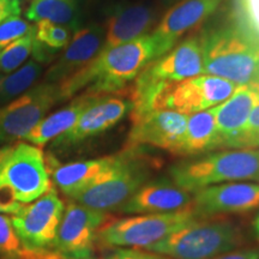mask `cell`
Masks as SVG:
<instances>
[{
  "instance_id": "6da1fadb",
  "label": "cell",
  "mask_w": 259,
  "mask_h": 259,
  "mask_svg": "<svg viewBox=\"0 0 259 259\" xmlns=\"http://www.w3.org/2000/svg\"><path fill=\"white\" fill-rule=\"evenodd\" d=\"M154 59L155 46L150 34L120 46L101 50L85 67L58 84L61 101L83 89H87L84 94L89 95L120 93Z\"/></svg>"
},
{
  "instance_id": "7a4b0ae2",
  "label": "cell",
  "mask_w": 259,
  "mask_h": 259,
  "mask_svg": "<svg viewBox=\"0 0 259 259\" xmlns=\"http://www.w3.org/2000/svg\"><path fill=\"white\" fill-rule=\"evenodd\" d=\"M200 42L204 74L259 87V37L240 22L205 32Z\"/></svg>"
},
{
  "instance_id": "3957f363",
  "label": "cell",
  "mask_w": 259,
  "mask_h": 259,
  "mask_svg": "<svg viewBox=\"0 0 259 259\" xmlns=\"http://www.w3.org/2000/svg\"><path fill=\"white\" fill-rule=\"evenodd\" d=\"M203 53L200 37H191L166 54L151 60L134 80L131 93L132 120L153 111L155 99L164 87L202 76Z\"/></svg>"
},
{
  "instance_id": "277c9868",
  "label": "cell",
  "mask_w": 259,
  "mask_h": 259,
  "mask_svg": "<svg viewBox=\"0 0 259 259\" xmlns=\"http://www.w3.org/2000/svg\"><path fill=\"white\" fill-rule=\"evenodd\" d=\"M171 181L187 192L235 181L259 183V148L228 149L169 168Z\"/></svg>"
},
{
  "instance_id": "5b68a950",
  "label": "cell",
  "mask_w": 259,
  "mask_h": 259,
  "mask_svg": "<svg viewBox=\"0 0 259 259\" xmlns=\"http://www.w3.org/2000/svg\"><path fill=\"white\" fill-rule=\"evenodd\" d=\"M242 244L240 227L220 218L197 219L143 250L171 259H212Z\"/></svg>"
},
{
  "instance_id": "8992f818",
  "label": "cell",
  "mask_w": 259,
  "mask_h": 259,
  "mask_svg": "<svg viewBox=\"0 0 259 259\" xmlns=\"http://www.w3.org/2000/svg\"><path fill=\"white\" fill-rule=\"evenodd\" d=\"M156 161L143 156L136 148L116 155V161L102 179L71 200L102 212L119 210L144 184L148 183Z\"/></svg>"
},
{
  "instance_id": "52a82bcc",
  "label": "cell",
  "mask_w": 259,
  "mask_h": 259,
  "mask_svg": "<svg viewBox=\"0 0 259 259\" xmlns=\"http://www.w3.org/2000/svg\"><path fill=\"white\" fill-rule=\"evenodd\" d=\"M52 185L41 148L25 142L8 145L0 157V193L28 204L40 198Z\"/></svg>"
},
{
  "instance_id": "ba28073f",
  "label": "cell",
  "mask_w": 259,
  "mask_h": 259,
  "mask_svg": "<svg viewBox=\"0 0 259 259\" xmlns=\"http://www.w3.org/2000/svg\"><path fill=\"white\" fill-rule=\"evenodd\" d=\"M189 210L167 213H143L108 221L100 228L97 245L108 248H145L193 222Z\"/></svg>"
},
{
  "instance_id": "9c48e42d",
  "label": "cell",
  "mask_w": 259,
  "mask_h": 259,
  "mask_svg": "<svg viewBox=\"0 0 259 259\" xmlns=\"http://www.w3.org/2000/svg\"><path fill=\"white\" fill-rule=\"evenodd\" d=\"M65 204L52 186L34 202L24 204L11 216L12 226L24 250L38 259H57L53 254Z\"/></svg>"
},
{
  "instance_id": "30bf717a",
  "label": "cell",
  "mask_w": 259,
  "mask_h": 259,
  "mask_svg": "<svg viewBox=\"0 0 259 259\" xmlns=\"http://www.w3.org/2000/svg\"><path fill=\"white\" fill-rule=\"evenodd\" d=\"M238 85L210 74L171 83L158 93L153 111H174L190 115L211 109L226 101Z\"/></svg>"
},
{
  "instance_id": "8fae6325",
  "label": "cell",
  "mask_w": 259,
  "mask_h": 259,
  "mask_svg": "<svg viewBox=\"0 0 259 259\" xmlns=\"http://www.w3.org/2000/svg\"><path fill=\"white\" fill-rule=\"evenodd\" d=\"M112 218L73 200L65 206L58 228L53 254L57 259H96L100 228Z\"/></svg>"
},
{
  "instance_id": "7c38bea8",
  "label": "cell",
  "mask_w": 259,
  "mask_h": 259,
  "mask_svg": "<svg viewBox=\"0 0 259 259\" xmlns=\"http://www.w3.org/2000/svg\"><path fill=\"white\" fill-rule=\"evenodd\" d=\"M61 101L58 84L44 82L0 108V148L21 141Z\"/></svg>"
},
{
  "instance_id": "4fadbf2b",
  "label": "cell",
  "mask_w": 259,
  "mask_h": 259,
  "mask_svg": "<svg viewBox=\"0 0 259 259\" xmlns=\"http://www.w3.org/2000/svg\"><path fill=\"white\" fill-rule=\"evenodd\" d=\"M259 208V183L235 181L204 187L192 193L191 211L196 219L245 213Z\"/></svg>"
},
{
  "instance_id": "5bb4252c",
  "label": "cell",
  "mask_w": 259,
  "mask_h": 259,
  "mask_svg": "<svg viewBox=\"0 0 259 259\" xmlns=\"http://www.w3.org/2000/svg\"><path fill=\"white\" fill-rule=\"evenodd\" d=\"M223 2L225 0H179L168 10L150 34L155 46V59L166 54L184 34L198 27L218 11Z\"/></svg>"
},
{
  "instance_id": "9a60e30c",
  "label": "cell",
  "mask_w": 259,
  "mask_h": 259,
  "mask_svg": "<svg viewBox=\"0 0 259 259\" xmlns=\"http://www.w3.org/2000/svg\"><path fill=\"white\" fill-rule=\"evenodd\" d=\"M132 111L131 100L121 97H108L106 95L96 97L84 109L78 120L69 131H66L53 141L56 147H70L78 144L112 128Z\"/></svg>"
},
{
  "instance_id": "2e32d148",
  "label": "cell",
  "mask_w": 259,
  "mask_h": 259,
  "mask_svg": "<svg viewBox=\"0 0 259 259\" xmlns=\"http://www.w3.org/2000/svg\"><path fill=\"white\" fill-rule=\"evenodd\" d=\"M186 124L185 114L174 111H151L132 120L126 148L150 145L176 155Z\"/></svg>"
},
{
  "instance_id": "e0dca14e",
  "label": "cell",
  "mask_w": 259,
  "mask_h": 259,
  "mask_svg": "<svg viewBox=\"0 0 259 259\" xmlns=\"http://www.w3.org/2000/svg\"><path fill=\"white\" fill-rule=\"evenodd\" d=\"M259 101V87L240 85L231 97L213 107L219 149H241L246 122Z\"/></svg>"
},
{
  "instance_id": "ac0fdd59",
  "label": "cell",
  "mask_w": 259,
  "mask_h": 259,
  "mask_svg": "<svg viewBox=\"0 0 259 259\" xmlns=\"http://www.w3.org/2000/svg\"><path fill=\"white\" fill-rule=\"evenodd\" d=\"M192 193L177 186L173 181H148L130 197L119 209L126 215L178 212L191 209Z\"/></svg>"
},
{
  "instance_id": "d6986e66",
  "label": "cell",
  "mask_w": 259,
  "mask_h": 259,
  "mask_svg": "<svg viewBox=\"0 0 259 259\" xmlns=\"http://www.w3.org/2000/svg\"><path fill=\"white\" fill-rule=\"evenodd\" d=\"M105 28L99 24L79 29L71 37L64 53L46 72L45 82L59 84L85 67L102 50Z\"/></svg>"
},
{
  "instance_id": "ffe728a7",
  "label": "cell",
  "mask_w": 259,
  "mask_h": 259,
  "mask_svg": "<svg viewBox=\"0 0 259 259\" xmlns=\"http://www.w3.org/2000/svg\"><path fill=\"white\" fill-rule=\"evenodd\" d=\"M155 12L144 4H125L114 10L105 29L102 50L120 46L147 35L155 23Z\"/></svg>"
},
{
  "instance_id": "44dd1931",
  "label": "cell",
  "mask_w": 259,
  "mask_h": 259,
  "mask_svg": "<svg viewBox=\"0 0 259 259\" xmlns=\"http://www.w3.org/2000/svg\"><path fill=\"white\" fill-rule=\"evenodd\" d=\"M115 161L116 155H112L66 164H57L52 168V181L71 199L102 179Z\"/></svg>"
},
{
  "instance_id": "7402d4cb",
  "label": "cell",
  "mask_w": 259,
  "mask_h": 259,
  "mask_svg": "<svg viewBox=\"0 0 259 259\" xmlns=\"http://www.w3.org/2000/svg\"><path fill=\"white\" fill-rule=\"evenodd\" d=\"M102 95H89L83 94L73 100L69 106L64 107L53 114L45 116L38 124L31 130L23 138L24 142H28L32 145L41 148L46 145L48 142L54 141L72 127L78 120L84 109L92 103L96 97Z\"/></svg>"
},
{
  "instance_id": "603a6c76",
  "label": "cell",
  "mask_w": 259,
  "mask_h": 259,
  "mask_svg": "<svg viewBox=\"0 0 259 259\" xmlns=\"http://www.w3.org/2000/svg\"><path fill=\"white\" fill-rule=\"evenodd\" d=\"M218 149L216 122L211 109L187 115L186 130L176 155L193 156Z\"/></svg>"
},
{
  "instance_id": "cb8c5ba5",
  "label": "cell",
  "mask_w": 259,
  "mask_h": 259,
  "mask_svg": "<svg viewBox=\"0 0 259 259\" xmlns=\"http://www.w3.org/2000/svg\"><path fill=\"white\" fill-rule=\"evenodd\" d=\"M28 21H50L74 29L78 24L77 0H32L25 14Z\"/></svg>"
},
{
  "instance_id": "d4e9b609",
  "label": "cell",
  "mask_w": 259,
  "mask_h": 259,
  "mask_svg": "<svg viewBox=\"0 0 259 259\" xmlns=\"http://www.w3.org/2000/svg\"><path fill=\"white\" fill-rule=\"evenodd\" d=\"M42 72V63L36 59L28 61L14 72L0 76V105L15 100L28 92Z\"/></svg>"
},
{
  "instance_id": "484cf974",
  "label": "cell",
  "mask_w": 259,
  "mask_h": 259,
  "mask_svg": "<svg viewBox=\"0 0 259 259\" xmlns=\"http://www.w3.org/2000/svg\"><path fill=\"white\" fill-rule=\"evenodd\" d=\"M35 32L16 40L0 51V73L14 72L34 51Z\"/></svg>"
},
{
  "instance_id": "4316f807",
  "label": "cell",
  "mask_w": 259,
  "mask_h": 259,
  "mask_svg": "<svg viewBox=\"0 0 259 259\" xmlns=\"http://www.w3.org/2000/svg\"><path fill=\"white\" fill-rule=\"evenodd\" d=\"M0 257L6 259H38L24 250L11 218L0 213Z\"/></svg>"
},
{
  "instance_id": "83f0119b",
  "label": "cell",
  "mask_w": 259,
  "mask_h": 259,
  "mask_svg": "<svg viewBox=\"0 0 259 259\" xmlns=\"http://www.w3.org/2000/svg\"><path fill=\"white\" fill-rule=\"evenodd\" d=\"M35 40L48 50H61L71 40L70 29L50 21H38L35 25Z\"/></svg>"
},
{
  "instance_id": "f1b7e54d",
  "label": "cell",
  "mask_w": 259,
  "mask_h": 259,
  "mask_svg": "<svg viewBox=\"0 0 259 259\" xmlns=\"http://www.w3.org/2000/svg\"><path fill=\"white\" fill-rule=\"evenodd\" d=\"M35 32V25H31L27 19L19 15L11 16L0 23V51L16 40Z\"/></svg>"
},
{
  "instance_id": "f546056e",
  "label": "cell",
  "mask_w": 259,
  "mask_h": 259,
  "mask_svg": "<svg viewBox=\"0 0 259 259\" xmlns=\"http://www.w3.org/2000/svg\"><path fill=\"white\" fill-rule=\"evenodd\" d=\"M240 23L259 37V0H235Z\"/></svg>"
},
{
  "instance_id": "4dcf8cb0",
  "label": "cell",
  "mask_w": 259,
  "mask_h": 259,
  "mask_svg": "<svg viewBox=\"0 0 259 259\" xmlns=\"http://www.w3.org/2000/svg\"><path fill=\"white\" fill-rule=\"evenodd\" d=\"M259 148V101L253 107L246 122L241 149Z\"/></svg>"
},
{
  "instance_id": "1f68e13d",
  "label": "cell",
  "mask_w": 259,
  "mask_h": 259,
  "mask_svg": "<svg viewBox=\"0 0 259 259\" xmlns=\"http://www.w3.org/2000/svg\"><path fill=\"white\" fill-rule=\"evenodd\" d=\"M111 252L103 259H171L167 255L154 253V252L143 250V248H127L119 247L111 248Z\"/></svg>"
},
{
  "instance_id": "d6a6232c",
  "label": "cell",
  "mask_w": 259,
  "mask_h": 259,
  "mask_svg": "<svg viewBox=\"0 0 259 259\" xmlns=\"http://www.w3.org/2000/svg\"><path fill=\"white\" fill-rule=\"evenodd\" d=\"M212 259H259V251L255 248H235Z\"/></svg>"
},
{
  "instance_id": "836d02e7",
  "label": "cell",
  "mask_w": 259,
  "mask_h": 259,
  "mask_svg": "<svg viewBox=\"0 0 259 259\" xmlns=\"http://www.w3.org/2000/svg\"><path fill=\"white\" fill-rule=\"evenodd\" d=\"M21 14V0H0V23L11 16Z\"/></svg>"
},
{
  "instance_id": "e575fe53",
  "label": "cell",
  "mask_w": 259,
  "mask_h": 259,
  "mask_svg": "<svg viewBox=\"0 0 259 259\" xmlns=\"http://www.w3.org/2000/svg\"><path fill=\"white\" fill-rule=\"evenodd\" d=\"M23 205L24 204L15 202L14 199L0 193V213H11V215H15L16 212H18L22 209Z\"/></svg>"
},
{
  "instance_id": "d590c367",
  "label": "cell",
  "mask_w": 259,
  "mask_h": 259,
  "mask_svg": "<svg viewBox=\"0 0 259 259\" xmlns=\"http://www.w3.org/2000/svg\"><path fill=\"white\" fill-rule=\"evenodd\" d=\"M253 232H254L255 238H257L259 240V213L257 216H255V219L253 221Z\"/></svg>"
},
{
  "instance_id": "8d00e7d4",
  "label": "cell",
  "mask_w": 259,
  "mask_h": 259,
  "mask_svg": "<svg viewBox=\"0 0 259 259\" xmlns=\"http://www.w3.org/2000/svg\"><path fill=\"white\" fill-rule=\"evenodd\" d=\"M4 151H5V147L0 148V157H2V156H3V154H4Z\"/></svg>"
}]
</instances>
